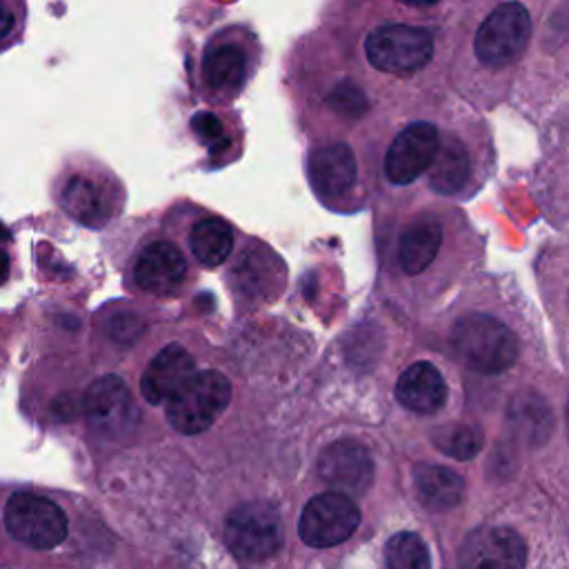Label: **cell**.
<instances>
[{
	"mask_svg": "<svg viewBox=\"0 0 569 569\" xmlns=\"http://www.w3.org/2000/svg\"><path fill=\"white\" fill-rule=\"evenodd\" d=\"M469 178V156L458 140H447L431 167L429 184L438 193H458Z\"/></svg>",
	"mask_w": 569,
	"mask_h": 569,
	"instance_id": "cell-21",
	"label": "cell"
},
{
	"mask_svg": "<svg viewBox=\"0 0 569 569\" xmlns=\"http://www.w3.org/2000/svg\"><path fill=\"white\" fill-rule=\"evenodd\" d=\"M413 485L420 505L429 511L453 509L462 500L465 491L462 478L440 465H416Z\"/></svg>",
	"mask_w": 569,
	"mask_h": 569,
	"instance_id": "cell-18",
	"label": "cell"
},
{
	"mask_svg": "<svg viewBox=\"0 0 569 569\" xmlns=\"http://www.w3.org/2000/svg\"><path fill=\"white\" fill-rule=\"evenodd\" d=\"M229 549L249 562L271 558L282 547V525L278 511L267 502L238 505L224 525Z\"/></svg>",
	"mask_w": 569,
	"mask_h": 569,
	"instance_id": "cell-6",
	"label": "cell"
},
{
	"mask_svg": "<svg viewBox=\"0 0 569 569\" xmlns=\"http://www.w3.org/2000/svg\"><path fill=\"white\" fill-rule=\"evenodd\" d=\"M365 56L371 67L393 76H409L422 69L433 56V36L425 27L385 22L365 38Z\"/></svg>",
	"mask_w": 569,
	"mask_h": 569,
	"instance_id": "cell-2",
	"label": "cell"
},
{
	"mask_svg": "<svg viewBox=\"0 0 569 569\" xmlns=\"http://www.w3.org/2000/svg\"><path fill=\"white\" fill-rule=\"evenodd\" d=\"M327 102L336 116L347 118V120H356L369 109V100H367L365 91L351 82H338L329 91Z\"/></svg>",
	"mask_w": 569,
	"mask_h": 569,
	"instance_id": "cell-25",
	"label": "cell"
},
{
	"mask_svg": "<svg viewBox=\"0 0 569 569\" xmlns=\"http://www.w3.org/2000/svg\"><path fill=\"white\" fill-rule=\"evenodd\" d=\"M231 400V382L213 369L196 371L167 402L169 425L184 436L211 427Z\"/></svg>",
	"mask_w": 569,
	"mask_h": 569,
	"instance_id": "cell-3",
	"label": "cell"
},
{
	"mask_svg": "<svg viewBox=\"0 0 569 569\" xmlns=\"http://www.w3.org/2000/svg\"><path fill=\"white\" fill-rule=\"evenodd\" d=\"M360 525V509L351 496L342 491H325L313 496L298 520V533L309 547H333L345 542Z\"/></svg>",
	"mask_w": 569,
	"mask_h": 569,
	"instance_id": "cell-8",
	"label": "cell"
},
{
	"mask_svg": "<svg viewBox=\"0 0 569 569\" xmlns=\"http://www.w3.org/2000/svg\"><path fill=\"white\" fill-rule=\"evenodd\" d=\"M62 202L82 224H96L104 216V204H100L102 189L87 176H73L67 180Z\"/></svg>",
	"mask_w": 569,
	"mask_h": 569,
	"instance_id": "cell-22",
	"label": "cell"
},
{
	"mask_svg": "<svg viewBox=\"0 0 569 569\" xmlns=\"http://www.w3.org/2000/svg\"><path fill=\"white\" fill-rule=\"evenodd\" d=\"M451 349L471 371L496 376L518 358V338L500 320L487 313L462 316L451 329Z\"/></svg>",
	"mask_w": 569,
	"mask_h": 569,
	"instance_id": "cell-1",
	"label": "cell"
},
{
	"mask_svg": "<svg viewBox=\"0 0 569 569\" xmlns=\"http://www.w3.org/2000/svg\"><path fill=\"white\" fill-rule=\"evenodd\" d=\"M193 373L196 365L191 353L182 345L171 342L164 349H160L147 365L140 378L142 398L149 405H167Z\"/></svg>",
	"mask_w": 569,
	"mask_h": 569,
	"instance_id": "cell-15",
	"label": "cell"
},
{
	"mask_svg": "<svg viewBox=\"0 0 569 569\" xmlns=\"http://www.w3.org/2000/svg\"><path fill=\"white\" fill-rule=\"evenodd\" d=\"M396 398L409 411L436 413L447 400V385L431 362L418 360L400 373L396 382Z\"/></svg>",
	"mask_w": 569,
	"mask_h": 569,
	"instance_id": "cell-17",
	"label": "cell"
},
{
	"mask_svg": "<svg viewBox=\"0 0 569 569\" xmlns=\"http://www.w3.org/2000/svg\"><path fill=\"white\" fill-rule=\"evenodd\" d=\"M191 127L198 133V138L202 142H207L211 149L218 147V142H220V138L224 133V127H222L220 118L216 113H209V111H198L193 116V120H191Z\"/></svg>",
	"mask_w": 569,
	"mask_h": 569,
	"instance_id": "cell-26",
	"label": "cell"
},
{
	"mask_svg": "<svg viewBox=\"0 0 569 569\" xmlns=\"http://www.w3.org/2000/svg\"><path fill=\"white\" fill-rule=\"evenodd\" d=\"M387 569H431L429 549L418 533H393L385 545Z\"/></svg>",
	"mask_w": 569,
	"mask_h": 569,
	"instance_id": "cell-23",
	"label": "cell"
},
{
	"mask_svg": "<svg viewBox=\"0 0 569 569\" xmlns=\"http://www.w3.org/2000/svg\"><path fill=\"white\" fill-rule=\"evenodd\" d=\"M398 2H402V4H407V7H431V4H436L438 0H398Z\"/></svg>",
	"mask_w": 569,
	"mask_h": 569,
	"instance_id": "cell-28",
	"label": "cell"
},
{
	"mask_svg": "<svg viewBox=\"0 0 569 569\" xmlns=\"http://www.w3.org/2000/svg\"><path fill=\"white\" fill-rule=\"evenodd\" d=\"M509 420L516 433L527 445H542L551 431H553V413L545 398H540L533 391H522L511 400L509 407Z\"/></svg>",
	"mask_w": 569,
	"mask_h": 569,
	"instance_id": "cell-20",
	"label": "cell"
},
{
	"mask_svg": "<svg viewBox=\"0 0 569 569\" xmlns=\"http://www.w3.org/2000/svg\"><path fill=\"white\" fill-rule=\"evenodd\" d=\"M4 527L11 538L33 549H53L67 538V516L49 498L18 491L4 505Z\"/></svg>",
	"mask_w": 569,
	"mask_h": 569,
	"instance_id": "cell-4",
	"label": "cell"
},
{
	"mask_svg": "<svg viewBox=\"0 0 569 569\" xmlns=\"http://www.w3.org/2000/svg\"><path fill=\"white\" fill-rule=\"evenodd\" d=\"M529 38V11L520 2H502L478 27L473 49L487 67H505L522 56Z\"/></svg>",
	"mask_w": 569,
	"mask_h": 569,
	"instance_id": "cell-5",
	"label": "cell"
},
{
	"mask_svg": "<svg viewBox=\"0 0 569 569\" xmlns=\"http://www.w3.org/2000/svg\"><path fill=\"white\" fill-rule=\"evenodd\" d=\"M442 247V227L436 218L422 216L411 220L398 236L396 264L405 276L427 271Z\"/></svg>",
	"mask_w": 569,
	"mask_h": 569,
	"instance_id": "cell-16",
	"label": "cell"
},
{
	"mask_svg": "<svg viewBox=\"0 0 569 569\" xmlns=\"http://www.w3.org/2000/svg\"><path fill=\"white\" fill-rule=\"evenodd\" d=\"M440 131L433 122L416 120L402 127L385 153V176L391 184L405 187L431 171L440 153Z\"/></svg>",
	"mask_w": 569,
	"mask_h": 569,
	"instance_id": "cell-7",
	"label": "cell"
},
{
	"mask_svg": "<svg viewBox=\"0 0 569 569\" xmlns=\"http://www.w3.org/2000/svg\"><path fill=\"white\" fill-rule=\"evenodd\" d=\"M131 276L138 289L151 296H173L182 289L189 264L184 253L171 240H151L142 244L131 264Z\"/></svg>",
	"mask_w": 569,
	"mask_h": 569,
	"instance_id": "cell-9",
	"label": "cell"
},
{
	"mask_svg": "<svg viewBox=\"0 0 569 569\" xmlns=\"http://www.w3.org/2000/svg\"><path fill=\"white\" fill-rule=\"evenodd\" d=\"M187 242L193 260L204 269H213L231 256L233 229L220 216H204L191 224Z\"/></svg>",
	"mask_w": 569,
	"mask_h": 569,
	"instance_id": "cell-19",
	"label": "cell"
},
{
	"mask_svg": "<svg viewBox=\"0 0 569 569\" xmlns=\"http://www.w3.org/2000/svg\"><path fill=\"white\" fill-rule=\"evenodd\" d=\"M438 451L456 460H471L482 449V431L473 425H442L431 433Z\"/></svg>",
	"mask_w": 569,
	"mask_h": 569,
	"instance_id": "cell-24",
	"label": "cell"
},
{
	"mask_svg": "<svg viewBox=\"0 0 569 569\" xmlns=\"http://www.w3.org/2000/svg\"><path fill=\"white\" fill-rule=\"evenodd\" d=\"M567 431H569V405H567Z\"/></svg>",
	"mask_w": 569,
	"mask_h": 569,
	"instance_id": "cell-29",
	"label": "cell"
},
{
	"mask_svg": "<svg viewBox=\"0 0 569 569\" xmlns=\"http://www.w3.org/2000/svg\"><path fill=\"white\" fill-rule=\"evenodd\" d=\"M307 176L322 202L331 204L342 200L356 184L353 151L342 142L313 149L307 158Z\"/></svg>",
	"mask_w": 569,
	"mask_h": 569,
	"instance_id": "cell-13",
	"label": "cell"
},
{
	"mask_svg": "<svg viewBox=\"0 0 569 569\" xmlns=\"http://www.w3.org/2000/svg\"><path fill=\"white\" fill-rule=\"evenodd\" d=\"M140 329H142V322H140V318H138L136 313H120V316H116L113 322H111V333H113V338L120 340V342H131V340H136V336L140 333Z\"/></svg>",
	"mask_w": 569,
	"mask_h": 569,
	"instance_id": "cell-27",
	"label": "cell"
},
{
	"mask_svg": "<svg viewBox=\"0 0 569 569\" xmlns=\"http://www.w3.org/2000/svg\"><path fill=\"white\" fill-rule=\"evenodd\" d=\"M320 478L342 493H362L371 485L373 462L369 451L356 440H338L322 449L318 458Z\"/></svg>",
	"mask_w": 569,
	"mask_h": 569,
	"instance_id": "cell-12",
	"label": "cell"
},
{
	"mask_svg": "<svg viewBox=\"0 0 569 569\" xmlns=\"http://www.w3.org/2000/svg\"><path fill=\"white\" fill-rule=\"evenodd\" d=\"M527 547L509 527H478L460 545V569H525Z\"/></svg>",
	"mask_w": 569,
	"mask_h": 569,
	"instance_id": "cell-10",
	"label": "cell"
},
{
	"mask_svg": "<svg viewBox=\"0 0 569 569\" xmlns=\"http://www.w3.org/2000/svg\"><path fill=\"white\" fill-rule=\"evenodd\" d=\"M249 56L247 49L231 40L218 38L207 44L202 56V82L218 100H233L247 84Z\"/></svg>",
	"mask_w": 569,
	"mask_h": 569,
	"instance_id": "cell-11",
	"label": "cell"
},
{
	"mask_svg": "<svg viewBox=\"0 0 569 569\" xmlns=\"http://www.w3.org/2000/svg\"><path fill=\"white\" fill-rule=\"evenodd\" d=\"M82 411L91 427L113 436L129 427L133 416V400L127 385L118 376H102L93 380L84 391Z\"/></svg>",
	"mask_w": 569,
	"mask_h": 569,
	"instance_id": "cell-14",
	"label": "cell"
}]
</instances>
